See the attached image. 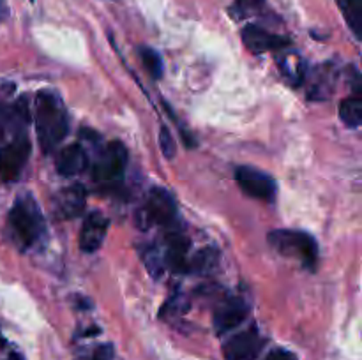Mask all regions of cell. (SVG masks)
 <instances>
[{
	"label": "cell",
	"instance_id": "cell-1",
	"mask_svg": "<svg viewBox=\"0 0 362 360\" xmlns=\"http://www.w3.org/2000/svg\"><path fill=\"white\" fill-rule=\"evenodd\" d=\"M35 129L45 154L55 150L69 131L66 108L53 92L42 90L35 95Z\"/></svg>",
	"mask_w": 362,
	"mask_h": 360
},
{
	"label": "cell",
	"instance_id": "cell-2",
	"mask_svg": "<svg viewBox=\"0 0 362 360\" xmlns=\"http://www.w3.org/2000/svg\"><path fill=\"white\" fill-rule=\"evenodd\" d=\"M11 235L21 249H32L46 239V222L30 193H21L7 215Z\"/></svg>",
	"mask_w": 362,
	"mask_h": 360
},
{
	"label": "cell",
	"instance_id": "cell-3",
	"mask_svg": "<svg viewBox=\"0 0 362 360\" xmlns=\"http://www.w3.org/2000/svg\"><path fill=\"white\" fill-rule=\"evenodd\" d=\"M269 242L279 254L296 258L304 267H313L318 260V244L310 233L297 229H276L269 233Z\"/></svg>",
	"mask_w": 362,
	"mask_h": 360
},
{
	"label": "cell",
	"instance_id": "cell-4",
	"mask_svg": "<svg viewBox=\"0 0 362 360\" xmlns=\"http://www.w3.org/2000/svg\"><path fill=\"white\" fill-rule=\"evenodd\" d=\"M127 166V150L119 140L110 141L95 161L92 176L105 187H113L122 180Z\"/></svg>",
	"mask_w": 362,
	"mask_h": 360
},
{
	"label": "cell",
	"instance_id": "cell-5",
	"mask_svg": "<svg viewBox=\"0 0 362 360\" xmlns=\"http://www.w3.org/2000/svg\"><path fill=\"white\" fill-rule=\"evenodd\" d=\"M138 224L147 228L148 224L166 226L177 219V203L172 194L163 187H154L147 194L144 208L138 212Z\"/></svg>",
	"mask_w": 362,
	"mask_h": 360
},
{
	"label": "cell",
	"instance_id": "cell-6",
	"mask_svg": "<svg viewBox=\"0 0 362 360\" xmlns=\"http://www.w3.org/2000/svg\"><path fill=\"white\" fill-rule=\"evenodd\" d=\"M30 155V141L25 134H16L11 143L0 148V179L16 182Z\"/></svg>",
	"mask_w": 362,
	"mask_h": 360
},
{
	"label": "cell",
	"instance_id": "cell-7",
	"mask_svg": "<svg viewBox=\"0 0 362 360\" xmlns=\"http://www.w3.org/2000/svg\"><path fill=\"white\" fill-rule=\"evenodd\" d=\"M235 180L240 189L250 198L262 201H274L278 186H276L274 179L267 173L251 168V166H239L235 172Z\"/></svg>",
	"mask_w": 362,
	"mask_h": 360
},
{
	"label": "cell",
	"instance_id": "cell-8",
	"mask_svg": "<svg viewBox=\"0 0 362 360\" xmlns=\"http://www.w3.org/2000/svg\"><path fill=\"white\" fill-rule=\"evenodd\" d=\"M264 339L255 327L233 335L223 346L226 360H255L264 348Z\"/></svg>",
	"mask_w": 362,
	"mask_h": 360
},
{
	"label": "cell",
	"instance_id": "cell-9",
	"mask_svg": "<svg viewBox=\"0 0 362 360\" xmlns=\"http://www.w3.org/2000/svg\"><path fill=\"white\" fill-rule=\"evenodd\" d=\"M250 314V304L240 296H228L223 300L214 313V328L219 335L239 327Z\"/></svg>",
	"mask_w": 362,
	"mask_h": 360
},
{
	"label": "cell",
	"instance_id": "cell-10",
	"mask_svg": "<svg viewBox=\"0 0 362 360\" xmlns=\"http://www.w3.org/2000/svg\"><path fill=\"white\" fill-rule=\"evenodd\" d=\"M108 226V217L103 215L101 212H92V214H88L80 229V239H78L80 249L83 253H95L103 246V242H105Z\"/></svg>",
	"mask_w": 362,
	"mask_h": 360
},
{
	"label": "cell",
	"instance_id": "cell-11",
	"mask_svg": "<svg viewBox=\"0 0 362 360\" xmlns=\"http://www.w3.org/2000/svg\"><path fill=\"white\" fill-rule=\"evenodd\" d=\"M243 41L246 48L253 53H264V52H278V49L286 48L290 44V39L283 37V35L271 34L265 30L264 27L258 25H246L243 30Z\"/></svg>",
	"mask_w": 362,
	"mask_h": 360
},
{
	"label": "cell",
	"instance_id": "cell-12",
	"mask_svg": "<svg viewBox=\"0 0 362 360\" xmlns=\"http://www.w3.org/2000/svg\"><path fill=\"white\" fill-rule=\"evenodd\" d=\"M55 166L57 172L62 176H76L87 169L88 155L81 145H67V147L62 148V150L59 152V155H57Z\"/></svg>",
	"mask_w": 362,
	"mask_h": 360
},
{
	"label": "cell",
	"instance_id": "cell-13",
	"mask_svg": "<svg viewBox=\"0 0 362 360\" xmlns=\"http://www.w3.org/2000/svg\"><path fill=\"white\" fill-rule=\"evenodd\" d=\"M28 120H30V115H28V104L25 97L18 99L11 106L0 102V136L6 133L21 134L20 129L27 126Z\"/></svg>",
	"mask_w": 362,
	"mask_h": 360
},
{
	"label": "cell",
	"instance_id": "cell-14",
	"mask_svg": "<svg viewBox=\"0 0 362 360\" xmlns=\"http://www.w3.org/2000/svg\"><path fill=\"white\" fill-rule=\"evenodd\" d=\"M85 200H87V191H85L83 186L74 184V186L66 187L55 198L57 214L66 219L76 217L83 212Z\"/></svg>",
	"mask_w": 362,
	"mask_h": 360
},
{
	"label": "cell",
	"instance_id": "cell-15",
	"mask_svg": "<svg viewBox=\"0 0 362 360\" xmlns=\"http://www.w3.org/2000/svg\"><path fill=\"white\" fill-rule=\"evenodd\" d=\"M189 240L184 235H172L166 244L165 260L173 272H187V253H189Z\"/></svg>",
	"mask_w": 362,
	"mask_h": 360
},
{
	"label": "cell",
	"instance_id": "cell-16",
	"mask_svg": "<svg viewBox=\"0 0 362 360\" xmlns=\"http://www.w3.org/2000/svg\"><path fill=\"white\" fill-rule=\"evenodd\" d=\"M219 263V251L216 247H202L197 251L193 260L187 261V272H194V274L207 275L218 268Z\"/></svg>",
	"mask_w": 362,
	"mask_h": 360
},
{
	"label": "cell",
	"instance_id": "cell-17",
	"mask_svg": "<svg viewBox=\"0 0 362 360\" xmlns=\"http://www.w3.org/2000/svg\"><path fill=\"white\" fill-rule=\"evenodd\" d=\"M339 119L346 127H359L362 124V99L361 95H352L339 102Z\"/></svg>",
	"mask_w": 362,
	"mask_h": 360
},
{
	"label": "cell",
	"instance_id": "cell-18",
	"mask_svg": "<svg viewBox=\"0 0 362 360\" xmlns=\"http://www.w3.org/2000/svg\"><path fill=\"white\" fill-rule=\"evenodd\" d=\"M345 21L357 39H362V0H338Z\"/></svg>",
	"mask_w": 362,
	"mask_h": 360
},
{
	"label": "cell",
	"instance_id": "cell-19",
	"mask_svg": "<svg viewBox=\"0 0 362 360\" xmlns=\"http://www.w3.org/2000/svg\"><path fill=\"white\" fill-rule=\"evenodd\" d=\"M144 261L147 265V270L152 277L159 279L163 275L166 268V260H165V251L159 249L158 246L147 247V251L144 253Z\"/></svg>",
	"mask_w": 362,
	"mask_h": 360
},
{
	"label": "cell",
	"instance_id": "cell-20",
	"mask_svg": "<svg viewBox=\"0 0 362 360\" xmlns=\"http://www.w3.org/2000/svg\"><path fill=\"white\" fill-rule=\"evenodd\" d=\"M140 56L147 73L151 74L154 80H161L163 73H165V64H163V59L159 56V53L156 52V49L144 46V48H140Z\"/></svg>",
	"mask_w": 362,
	"mask_h": 360
},
{
	"label": "cell",
	"instance_id": "cell-21",
	"mask_svg": "<svg viewBox=\"0 0 362 360\" xmlns=\"http://www.w3.org/2000/svg\"><path fill=\"white\" fill-rule=\"evenodd\" d=\"M187 309H189L187 299L184 295H180V293H177V295H173L172 299L163 306L161 316L166 318V320H170V318H179L182 316Z\"/></svg>",
	"mask_w": 362,
	"mask_h": 360
},
{
	"label": "cell",
	"instance_id": "cell-22",
	"mask_svg": "<svg viewBox=\"0 0 362 360\" xmlns=\"http://www.w3.org/2000/svg\"><path fill=\"white\" fill-rule=\"evenodd\" d=\"M264 4L265 0H235L232 6V16L235 20H243V18L260 11Z\"/></svg>",
	"mask_w": 362,
	"mask_h": 360
},
{
	"label": "cell",
	"instance_id": "cell-23",
	"mask_svg": "<svg viewBox=\"0 0 362 360\" xmlns=\"http://www.w3.org/2000/svg\"><path fill=\"white\" fill-rule=\"evenodd\" d=\"M159 145H161V150L165 154V157L172 159L175 155V140H173L172 133H170V129L166 126H161V129H159Z\"/></svg>",
	"mask_w": 362,
	"mask_h": 360
},
{
	"label": "cell",
	"instance_id": "cell-24",
	"mask_svg": "<svg viewBox=\"0 0 362 360\" xmlns=\"http://www.w3.org/2000/svg\"><path fill=\"white\" fill-rule=\"evenodd\" d=\"M80 360H113V346L112 344H101L94 348V352L87 356V359Z\"/></svg>",
	"mask_w": 362,
	"mask_h": 360
},
{
	"label": "cell",
	"instance_id": "cell-25",
	"mask_svg": "<svg viewBox=\"0 0 362 360\" xmlns=\"http://www.w3.org/2000/svg\"><path fill=\"white\" fill-rule=\"evenodd\" d=\"M264 360H297V356L293 355L292 352H288V349L278 348L272 349L271 353H267V356H265Z\"/></svg>",
	"mask_w": 362,
	"mask_h": 360
},
{
	"label": "cell",
	"instance_id": "cell-26",
	"mask_svg": "<svg viewBox=\"0 0 362 360\" xmlns=\"http://www.w3.org/2000/svg\"><path fill=\"white\" fill-rule=\"evenodd\" d=\"M6 16V0H0V20Z\"/></svg>",
	"mask_w": 362,
	"mask_h": 360
},
{
	"label": "cell",
	"instance_id": "cell-27",
	"mask_svg": "<svg viewBox=\"0 0 362 360\" xmlns=\"http://www.w3.org/2000/svg\"><path fill=\"white\" fill-rule=\"evenodd\" d=\"M6 346V339L2 337V334H0V348H4Z\"/></svg>",
	"mask_w": 362,
	"mask_h": 360
},
{
	"label": "cell",
	"instance_id": "cell-28",
	"mask_svg": "<svg viewBox=\"0 0 362 360\" xmlns=\"http://www.w3.org/2000/svg\"><path fill=\"white\" fill-rule=\"evenodd\" d=\"M11 360H23V359H21L20 355H16V353H13V356H11Z\"/></svg>",
	"mask_w": 362,
	"mask_h": 360
}]
</instances>
